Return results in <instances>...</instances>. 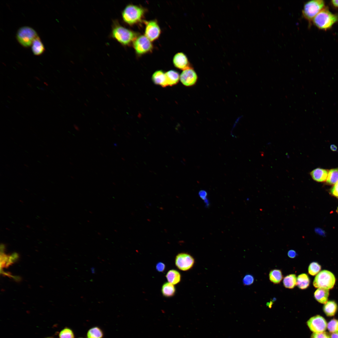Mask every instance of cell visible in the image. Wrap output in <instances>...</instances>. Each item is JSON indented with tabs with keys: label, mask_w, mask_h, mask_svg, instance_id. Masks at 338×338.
I'll return each mask as SVG.
<instances>
[{
	"label": "cell",
	"mask_w": 338,
	"mask_h": 338,
	"mask_svg": "<svg viewBox=\"0 0 338 338\" xmlns=\"http://www.w3.org/2000/svg\"><path fill=\"white\" fill-rule=\"evenodd\" d=\"M313 24L320 29L326 30L330 28L338 21V13H333L325 7L315 17Z\"/></svg>",
	"instance_id": "cell-1"
},
{
	"label": "cell",
	"mask_w": 338,
	"mask_h": 338,
	"mask_svg": "<svg viewBox=\"0 0 338 338\" xmlns=\"http://www.w3.org/2000/svg\"><path fill=\"white\" fill-rule=\"evenodd\" d=\"M111 35L119 43L125 46L129 45L133 43L139 36L137 33L122 26L116 22H114L113 26Z\"/></svg>",
	"instance_id": "cell-2"
},
{
	"label": "cell",
	"mask_w": 338,
	"mask_h": 338,
	"mask_svg": "<svg viewBox=\"0 0 338 338\" xmlns=\"http://www.w3.org/2000/svg\"><path fill=\"white\" fill-rule=\"evenodd\" d=\"M145 13L144 9L140 6L129 4L124 8L122 12V17L124 22L132 25L140 22Z\"/></svg>",
	"instance_id": "cell-3"
},
{
	"label": "cell",
	"mask_w": 338,
	"mask_h": 338,
	"mask_svg": "<svg viewBox=\"0 0 338 338\" xmlns=\"http://www.w3.org/2000/svg\"><path fill=\"white\" fill-rule=\"evenodd\" d=\"M325 7V2L323 0L308 1L304 5L302 10L303 17L311 24L315 17Z\"/></svg>",
	"instance_id": "cell-4"
},
{
	"label": "cell",
	"mask_w": 338,
	"mask_h": 338,
	"mask_svg": "<svg viewBox=\"0 0 338 338\" xmlns=\"http://www.w3.org/2000/svg\"><path fill=\"white\" fill-rule=\"evenodd\" d=\"M335 282V277L332 273L328 270H323L315 276L313 284L315 288L323 287L329 289L334 287Z\"/></svg>",
	"instance_id": "cell-5"
},
{
	"label": "cell",
	"mask_w": 338,
	"mask_h": 338,
	"mask_svg": "<svg viewBox=\"0 0 338 338\" xmlns=\"http://www.w3.org/2000/svg\"><path fill=\"white\" fill-rule=\"evenodd\" d=\"M37 36V33L34 30L28 26L20 28L16 34L18 42L25 47H28L31 45Z\"/></svg>",
	"instance_id": "cell-6"
},
{
	"label": "cell",
	"mask_w": 338,
	"mask_h": 338,
	"mask_svg": "<svg viewBox=\"0 0 338 338\" xmlns=\"http://www.w3.org/2000/svg\"><path fill=\"white\" fill-rule=\"evenodd\" d=\"M151 42L145 35H139L133 43L136 53L141 55L151 52L153 48Z\"/></svg>",
	"instance_id": "cell-7"
},
{
	"label": "cell",
	"mask_w": 338,
	"mask_h": 338,
	"mask_svg": "<svg viewBox=\"0 0 338 338\" xmlns=\"http://www.w3.org/2000/svg\"><path fill=\"white\" fill-rule=\"evenodd\" d=\"M195 263L193 258L190 254L185 253L178 254L176 257L175 264L180 270L186 271L190 269Z\"/></svg>",
	"instance_id": "cell-8"
},
{
	"label": "cell",
	"mask_w": 338,
	"mask_h": 338,
	"mask_svg": "<svg viewBox=\"0 0 338 338\" xmlns=\"http://www.w3.org/2000/svg\"><path fill=\"white\" fill-rule=\"evenodd\" d=\"M310 329L314 333L325 332L327 328L326 320L322 316L316 315L311 317L307 322Z\"/></svg>",
	"instance_id": "cell-9"
},
{
	"label": "cell",
	"mask_w": 338,
	"mask_h": 338,
	"mask_svg": "<svg viewBox=\"0 0 338 338\" xmlns=\"http://www.w3.org/2000/svg\"><path fill=\"white\" fill-rule=\"evenodd\" d=\"M146 27L145 35L151 41L157 39L159 37L161 33L160 27L155 20L145 21Z\"/></svg>",
	"instance_id": "cell-10"
},
{
	"label": "cell",
	"mask_w": 338,
	"mask_h": 338,
	"mask_svg": "<svg viewBox=\"0 0 338 338\" xmlns=\"http://www.w3.org/2000/svg\"><path fill=\"white\" fill-rule=\"evenodd\" d=\"M180 79L184 85L191 86L196 83L197 76L195 71L191 68L183 70L180 74Z\"/></svg>",
	"instance_id": "cell-11"
},
{
	"label": "cell",
	"mask_w": 338,
	"mask_h": 338,
	"mask_svg": "<svg viewBox=\"0 0 338 338\" xmlns=\"http://www.w3.org/2000/svg\"><path fill=\"white\" fill-rule=\"evenodd\" d=\"M173 62L176 67L183 70L191 68L187 57L182 52L177 53L174 55Z\"/></svg>",
	"instance_id": "cell-12"
},
{
	"label": "cell",
	"mask_w": 338,
	"mask_h": 338,
	"mask_svg": "<svg viewBox=\"0 0 338 338\" xmlns=\"http://www.w3.org/2000/svg\"><path fill=\"white\" fill-rule=\"evenodd\" d=\"M152 79L153 82L156 85H161L163 87L168 86L165 73L162 70L156 71L152 75Z\"/></svg>",
	"instance_id": "cell-13"
},
{
	"label": "cell",
	"mask_w": 338,
	"mask_h": 338,
	"mask_svg": "<svg viewBox=\"0 0 338 338\" xmlns=\"http://www.w3.org/2000/svg\"><path fill=\"white\" fill-rule=\"evenodd\" d=\"M328 172L325 169L317 168L312 171L310 174L314 180L318 182H324L326 180Z\"/></svg>",
	"instance_id": "cell-14"
},
{
	"label": "cell",
	"mask_w": 338,
	"mask_h": 338,
	"mask_svg": "<svg viewBox=\"0 0 338 338\" xmlns=\"http://www.w3.org/2000/svg\"><path fill=\"white\" fill-rule=\"evenodd\" d=\"M329 295V289L320 287L315 291L314 296L315 300L319 303L325 304L327 302Z\"/></svg>",
	"instance_id": "cell-15"
},
{
	"label": "cell",
	"mask_w": 338,
	"mask_h": 338,
	"mask_svg": "<svg viewBox=\"0 0 338 338\" xmlns=\"http://www.w3.org/2000/svg\"><path fill=\"white\" fill-rule=\"evenodd\" d=\"M338 310V306L336 303L334 301L330 300L325 303L323 307V310L325 314L328 316H334Z\"/></svg>",
	"instance_id": "cell-16"
},
{
	"label": "cell",
	"mask_w": 338,
	"mask_h": 338,
	"mask_svg": "<svg viewBox=\"0 0 338 338\" xmlns=\"http://www.w3.org/2000/svg\"><path fill=\"white\" fill-rule=\"evenodd\" d=\"M168 86H172L177 84L179 82L180 76L178 73L174 70H170L165 73Z\"/></svg>",
	"instance_id": "cell-17"
},
{
	"label": "cell",
	"mask_w": 338,
	"mask_h": 338,
	"mask_svg": "<svg viewBox=\"0 0 338 338\" xmlns=\"http://www.w3.org/2000/svg\"><path fill=\"white\" fill-rule=\"evenodd\" d=\"M166 277L168 282L173 285L178 284L181 280V275L179 272L174 269L168 271Z\"/></svg>",
	"instance_id": "cell-18"
},
{
	"label": "cell",
	"mask_w": 338,
	"mask_h": 338,
	"mask_svg": "<svg viewBox=\"0 0 338 338\" xmlns=\"http://www.w3.org/2000/svg\"><path fill=\"white\" fill-rule=\"evenodd\" d=\"M310 280L306 274L302 273L298 275L297 278V285L300 289H304L309 286Z\"/></svg>",
	"instance_id": "cell-19"
},
{
	"label": "cell",
	"mask_w": 338,
	"mask_h": 338,
	"mask_svg": "<svg viewBox=\"0 0 338 338\" xmlns=\"http://www.w3.org/2000/svg\"><path fill=\"white\" fill-rule=\"evenodd\" d=\"M32 49L33 54L36 55H41L45 50L44 47L40 38L38 36L33 42Z\"/></svg>",
	"instance_id": "cell-20"
},
{
	"label": "cell",
	"mask_w": 338,
	"mask_h": 338,
	"mask_svg": "<svg viewBox=\"0 0 338 338\" xmlns=\"http://www.w3.org/2000/svg\"><path fill=\"white\" fill-rule=\"evenodd\" d=\"M176 291V288L174 285L168 282L164 283L161 289L163 295L166 297H171L174 296Z\"/></svg>",
	"instance_id": "cell-21"
},
{
	"label": "cell",
	"mask_w": 338,
	"mask_h": 338,
	"mask_svg": "<svg viewBox=\"0 0 338 338\" xmlns=\"http://www.w3.org/2000/svg\"><path fill=\"white\" fill-rule=\"evenodd\" d=\"M269 278L271 282L275 284H277L281 282L283 279V276L280 270L274 269L270 271Z\"/></svg>",
	"instance_id": "cell-22"
},
{
	"label": "cell",
	"mask_w": 338,
	"mask_h": 338,
	"mask_svg": "<svg viewBox=\"0 0 338 338\" xmlns=\"http://www.w3.org/2000/svg\"><path fill=\"white\" fill-rule=\"evenodd\" d=\"M297 277L294 274L286 275L283 279V284L286 288L293 289L297 285Z\"/></svg>",
	"instance_id": "cell-23"
},
{
	"label": "cell",
	"mask_w": 338,
	"mask_h": 338,
	"mask_svg": "<svg viewBox=\"0 0 338 338\" xmlns=\"http://www.w3.org/2000/svg\"><path fill=\"white\" fill-rule=\"evenodd\" d=\"M104 334L101 329L98 327L90 329L87 333V338H103Z\"/></svg>",
	"instance_id": "cell-24"
},
{
	"label": "cell",
	"mask_w": 338,
	"mask_h": 338,
	"mask_svg": "<svg viewBox=\"0 0 338 338\" xmlns=\"http://www.w3.org/2000/svg\"><path fill=\"white\" fill-rule=\"evenodd\" d=\"M338 182V168L333 169L328 172L326 182L329 184L333 185Z\"/></svg>",
	"instance_id": "cell-25"
},
{
	"label": "cell",
	"mask_w": 338,
	"mask_h": 338,
	"mask_svg": "<svg viewBox=\"0 0 338 338\" xmlns=\"http://www.w3.org/2000/svg\"><path fill=\"white\" fill-rule=\"evenodd\" d=\"M321 266L316 262H312L309 265L308 271L309 273L312 276L316 275L320 271Z\"/></svg>",
	"instance_id": "cell-26"
},
{
	"label": "cell",
	"mask_w": 338,
	"mask_h": 338,
	"mask_svg": "<svg viewBox=\"0 0 338 338\" xmlns=\"http://www.w3.org/2000/svg\"><path fill=\"white\" fill-rule=\"evenodd\" d=\"M327 328L331 333L338 332V320L332 319L327 324Z\"/></svg>",
	"instance_id": "cell-27"
},
{
	"label": "cell",
	"mask_w": 338,
	"mask_h": 338,
	"mask_svg": "<svg viewBox=\"0 0 338 338\" xmlns=\"http://www.w3.org/2000/svg\"><path fill=\"white\" fill-rule=\"evenodd\" d=\"M59 336V338H74V335L71 329L66 328L60 332Z\"/></svg>",
	"instance_id": "cell-28"
},
{
	"label": "cell",
	"mask_w": 338,
	"mask_h": 338,
	"mask_svg": "<svg viewBox=\"0 0 338 338\" xmlns=\"http://www.w3.org/2000/svg\"><path fill=\"white\" fill-rule=\"evenodd\" d=\"M254 281L253 276L250 274L245 275L243 279V283L245 285H250L252 284Z\"/></svg>",
	"instance_id": "cell-29"
},
{
	"label": "cell",
	"mask_w": 338,
	"mask_h": 338,
	"mask_svg": "<svg viewBox=\"0 0 338 338\" xmlns=\"http://www.w3.org/2000/svg\"><path fill=\"white\" fill-rule=\"evenodd\" d=\"M310 338H331L328 333L324 332L319 333H314L311 335Z\"/></svg>",
	"instance_id": "cell-30"
},
{
	"label": "cell",
	"mask_w": 338,
	"mask_h": 338,
	"mask_svg": "<svg viewBox=\"0 0 338 338\" xmlns=\"http://www.w3.org/2000/svg\"><path fill=\"white\" fill-rule=\"evenodd\" d=\"M156 270L158 271L162 272L165 270L166 266L164 263L162 262H159L156 264Z\"/></svg>",
	"instance_id": "cell-31"
},
{
	"label": "cell",
	"mask_w": 338,
	"mask_h": 338,
	"mask_svg": "<svg viewBox=\"0 0 338 338\" xmlns=\"http://www.w3.org/2000/svg\"><path fill=\"white\" fill-rule=\"evenodd\" d=\"M330 192L332 195L338 198V182L331 189Z\"/></svg>",
	"instance_id": "cell-32"
},
{
	"label": "cell",
	"mask_w": 338,
	"mask_h": 338,
	"mask_svg": "<svg viewBox=\"0 0 338 338\" xmlns=\"http://www.w3.org/2000/svg\"><path fill=\"white\" fill-rule=\"evenodd\" d=\"M297 255V254L295 251L293 250H289L288 252V256L291 258H294Z\"/></svg>",
	"instance_id": "cell-33"
},
{
	"label": "cell",
	"mask_w": 338,
	"mask_h": 338,
	"mask_svg": "<svg viewBox=\"0 0 338 338\" xmlns=\"http://www.w3.org/2000/svg\"><path fill=\"white\" fill-rule=\"evenodd\" d=\"M330 3L333 7L338 9V0H331Z\"/></svg>",
	"instance_id": "cell-34"
},
{
	"label": "cell",
	"mask_w": 338,
	"mask_h": 338,
	"mask_svg": "<svg viewBox=\"0 0 338 338\" xmlns=\"http://www.w3.org/2000/svg\"><path fill=\"white\" fill-rule=\"evenodd\" d=\"M316 231L317 233H318V234L320 235H324L325 234L324 231L321 229L319 228H317L316 229Z\"/></svg>",
	"instance_id": "cell-35"
},
{
	"label": "cell",
	"mask_w": 338,
	"mask_h": 338,
	"mask_svg": "<svg viewBox=\"0 0 338 338\" xmlns=\"http://www.w3.org/2000/svg\"><path fill=\"white\" fill-rule=\"evenodd\" d=\"M331 338H338V332L332 333L330 335Z\"/></svg>",
	"instance_id": "cell-36"
},
{
	"label": "cell",
	"mask_w": 338,
	"mask_h": 338,
	"mask_svg": "<svg viewBox=\"0 0 338 338\" xmlns=\"http://www.w3.org/2000/svg\"><path fill=\"white\" fill-rule=\"evenodd\" d=\"M330 147L331 150L334 151H336L337 149V147L335 145H331Z\"/></svg>",
	"instance_id": "cell-37"
},
{
	"label": "cell",
	"mask_w": 338,
	"mask_h": 338,
	"mask_svg": "<svg viewBox=\"0 0 338 338\" xmlns=\"http://www.w3.org/2000/svg\"><path fill=\"white\" fill-rule=\"evenodd\" d=\"M34 78H35V79H37V80H39V81H40V79H39V78H38V77H36V76L35 77H34Z\"/></svg>",
	"instance_id": "cell-38"
},
{
	"label": "cell",
	"mask_w": 338,
	"mask_h": 338,
	"mask_svg": "<svg viewBox=\"0 0 338 338\" xmlns=\"http://www.w3.org/2000/svg\"><path fill=\"white\" fill-rule=\"evenodd\" d=\"M44 84L47 86H48V84L46 82H44Z\"/></svg>",
	"instance_id": "cell-39"
},
{
	"label": "cell",
	"mask_w": 338,
	"mask_h": 338,
	"mask_svg": "<svg viewBox=\"0 0 338 338\" xmlns=\"http://www.w3.org/2000/svg\"><path fill=\"white\" fill-rule=\"evenodd\" d=\"M28 85L30 87H32L31 85L29 83H28Z\"/></svg>",
	"instance_id": "cell-40"
},
{
	"label": "cell",
	"mask_w": 338,
	"mask_h": 338,
	"mask_svg": "<svg viewBox=\"0 0 338 338\" xmlns=\"http://www.w3.org/2000/svg\"><path fill=\"white\" fill-rule=\"evenodd\" d=\"M40 89H41V90H44V89L43 88H40Z\"/></svg>",
	"instance_id": "cell-41"
},
{
	"label": "cell",
	"mask_w": 338,
	"mask_h": 338,
	"mask_svg": "<svg viewBox=\"0 0 338 338\" xmlns=\"http://www.w3.org/2000/svg\"><path fill=\"white\" fill-rule=\"evenodd\" d=\"M336 211H337V213H338V208H337V209Z\"/></svg>",
	"instance_id": "cell-42"
},
{
	"label": "cell",
	"mask_w": 338,
	"mask_h": 338,
	"mask_svg": "<svg viewBox=\"0 0 338 338\" xmlns=\"http://www.w3.org/2000/svg\"><path fill=\"white\" fill-rule=\"evenodd\" d=\"M8 97H9V98H10L11 99V97H9V96H8Z\"/></svg>",
	"instance_id": "cell-43"
},
{
	"label": "cell",
	"mask_w": 338,
	"mask_h": 338,
	"mask_svg": "<svg viewBox=\"0 0 338 338\" xmlns=\"http://www.w3.org/2000/svg\"><path fill=\"white\" fill-rule=\"evenodd\" d=\"M50 338V337H47V338Z\"/></svg>",
	"instance_id": "cell-44"
},
{
	"label": "cell",
	"mask_w": 338,
	"mask_h": 338,
	"mask_svg": "<svg viewBox=\"0 0 338 338\" xmlns=\"http://www.w3.org/2000/svg\"></svg>",
	"instance_id": "cell-45"
}]
</instances>
